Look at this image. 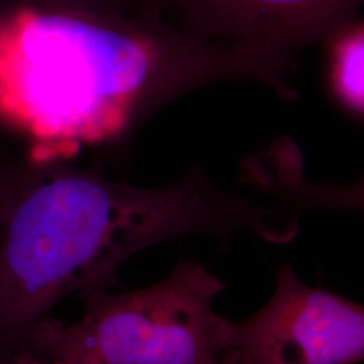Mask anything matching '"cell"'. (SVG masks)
I'll list each match as a JSON object with an SVG mask.
<instances>
[{
    "label": "cell",
    "mask_w": 364,
    "mask_h": 364,
    "mask_svg": "<svg viewBox=\"0 0 364 364\" xmlns=\"http://www.w3.org/2000/svg\"><path fill=\"white\" fill-rule=\"evenodd\" d=\"M224 289L203 263L181 260L151 287L78 294L82 317L66 326L43 317L27 346L65 364H220L232 329L213 309Z\"/></svg>",
    "instance_id": "cell-3"
},
{
    "label": "cell",
    "mask_w": 364,
    "mask_h": 364,
    "mask_svg": "<svg viewBox=\"0 0 364 364\" xmlns=\"http://www.w3.org/2000/svg\"><path fill=\"white\" fill-rule=\"evenodd\" d=\"M299 224L290 209L224 192L201 168L141 188L36 165L0 228V318L27 336L66 296L117 287L122 263L161 242L248 231L282 245Z\"/></svg>",
    "instance_id": "cell-2"
},
{
    "label": "cell",
    "mask_w": 364,
    "mask_h": 364,
    "mask_svg": "<svg viewBox=\"0 0 364 364\" xmlns=\"http://www.w3.org/2000/svg\"><path fill=\"white\" fill-rule=\"evenodd\" d=\"M0 4H65L82 6L97 10L132 11V13H156L161 11L156 0H0Z\"/></svg>",
    "instance_id": "cell-8"
},
{
    "label": "cell",
    "mask_w": 364,
    "mask_h": 364,
    "mask_svg": "<svg viewBox=\"0 0 364 364\" xmlns=\"http://www.w3.org/2000/svg\"><path fill=\"white\" fill-rule=\"evenodd\" d=\"M363 358V306L302 284L285 264L272 299L232 323L220 364H356Z\"/></svg>",
    "instance_id": "cell-4"
},
{
    "label": "cell",
    "mask_w": 364,
    "mask_h": 364,
    "mask_svg": "<svg viewBox=\"0 0 364 364\" xmlns=\"http://www.w3.org/2000/svg\"><path fill=\"white\" fill-rule=\"evenodd\" d=\"M26 344L27 336L16 333L0 318V364L9 363Z\"/></svg>",
    "instance_id": "cell-9"
},
{
    "label": "cell",
    "mask_w": 364,
    "mask_h": 364,
    "mask_svg": "<svg viewBox=\"0 0 364 364\" xmlns=\"http://www.w3.org/2000/svg\"><path fill=\"white\" fill-rule=\"evenodd\" d=\"M331 55V84L338 102L363 114L364 27L358 18L340 28L326 45Z\"/></svg>",
    "instance_id": "cell-6"
},
{
    "label": "cell",
    "mask_w": 364,
    "mask_h": 364,
    "mask_svg": "<svg viewBox=\"0 0 364 364\" xmlns=\"http://www.w3.org/2000/svg\"><path fill=\"white\" fill-rule=\"evenodd\" d=\"M7 364H65L31 350L26 344Z\"/></svg>",
    "instance_id": "cell-10"
},
{
    "label": "cell",
    "mask_w": 364,
    "mask_h": 364,
    "mask_svg": "<svg viewBox=\"0 0 364 364\" xmlns=\"http://www.w3.org/2000/svg\"><path fill=\"white\" fill-rule=\"evenodd\" d=\"M173 25L200 38L237 43L299 63L356 19L363 0H158Z\"/></svg>",
    "instance_id": "cell-5"
},
{
    "label": "cell",
    "mask_w": 364,
    "mask_h": 364,
    "mask_svg": "<svg viewBox=\"0 0 364 364\" xmlns=\"http://www.w3.org/2000/svg\"><path fill=\"white\" fill-rule=\"evenodd\" d=\"M274 76L264 54L196 37L161 13L0 6V129L26 142L34 165L117 141L185 92Z\"/></svg>",
    "instance_id": "cell-1"
},
{
    "label": "cell",
    "mask_w": 364,
    "mask_h": 364,
    "mask_svg": "<svg viewBox=\"0 0 364 364\" xmlns=\"http://www.w3.org/2000/svg\"><path fill=\"white\" fill-rule=\"evenodd\" d=\"M34 168L27 156H15L0 149V228L30 181Z\"/></svg>",
    "instance_id": "cell-7"
}]
</instances>
